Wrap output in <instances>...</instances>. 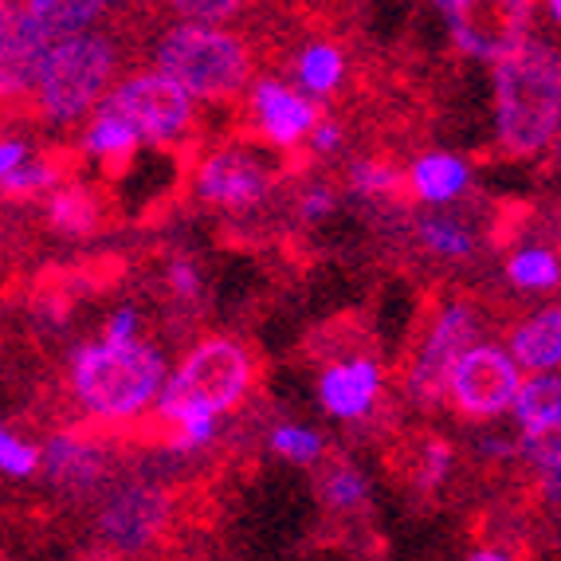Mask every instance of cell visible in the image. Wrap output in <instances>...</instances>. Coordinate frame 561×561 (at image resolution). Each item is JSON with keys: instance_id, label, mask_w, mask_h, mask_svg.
I'll use <instances>...</instances> for the list:
<instances>
[{"instance_id": "12", "label": "cell", "mask_w": 561, "mask_h": 561, "mask_svg": "<svg viewBox=\"0 0 561 561\" xmlns=\"http://www.w3.org/2000/svg\"><path fill=\"white\" fill-rule=\"evenodd\" d=\"M248 118L255 134L275 150H295L310 138V130L322 122V111L314 99L287 83L279 76H260L248 87Z\"/></svg>"}, {"instance_id": "35", "label": "cell", "mask_w": 561, "mask_h": 561, "mask_svg": "<svg viewBox=\"0 0 561 561\" xmlns=\"http://www.w3.org/2000/svg\"><path fill=\"white\" fill-rule=\"evenodd\" d=\"M330 213H334V193H330L327 185L307 188V197H302V205H299L302 220H322V216H330Z\"/></svg>"}, {"instance_id": "40", "label": "cell", "mask_w": 561, "mask_h": 561, "mask_svg": "<svg viewBox=\"0 0 561 561\" xmlns=\"http://www.w3.org/2000/svg\"><path fill=\"white\" fill-rule=\"evenodd\" d=\"M0 561H4V558H0Z\"/></svg>"}, {"instance_id": "6", "label": "cell", "mask_w": 561, "mask_h": 561, "mask_svg": "<svg viewBox=\"0 0 561 561\" xmlns=\"http://www.w3.org/2000/svg\"><path fill=\"white\" fill-rule=\"evenodd\" d=\"M94 111H106L114 118H122L141 146L146 141L150 146H173V141H181L193 130V118H197V103L173 79L153 71V67L118 79Z\"/></svg>"}, {"instance_id": "16", "label": "cell", "mask_w": 561, "mask_h": 561, "mask_svg": "<svg viewBox=\"0 0 561 561\" xmlns=\"http://www.w3.org/2000/svg\"><path fill=\"white\" fill-rule=\"evenodd\" d=\"M468 185H471V165L451 150L421 153V158L409 165V173H404V188L432 208L459 201L468 193Z\"/></svg>"}, {"instance_id": "7", "label": "cell", "mask_w": 561, "mask_h": 561, "mask_svg": "<svg viewBox=\"0 0 561 561\" xmlns=\"http://www.w3.org/2000/svg\"><path fill=\"white\" fill-rule=\"evenodd\" d=\"M173 518V499L158 483H122L103 499L99 515H94V534H99V550L114 558H134V553L150 550L165 534Z\"/></svg>"}, {"instance_id": "23", "label": "cell", "mask_w": 561, "mask_h": 561, "mask_svg": "<svg viewBox=\"0 0 561 561\" xmlns=\"http://www.w3.org/2000/svg\"><path fill=\"white\" fill-rule=\"evenodd\" d=\"M319 499L330 506V511L354 515V511H362V506L369 503V483H365V476L350 463V459H327V463H322V476H319Z\"/></svg>"}, {"instance_id": "22", "label": "cell", "mask_w": 561, "mask_h": 561, "mask_svg": "<svg viewBox=\"0 0 561 561\" xmlns=\"http://www.w3.org/2000/svg\"><path fill=\"white\" fill-rule=\"evenodd\" d=\"M416 240H421L424 252L444 263H459L476 255V232L448 213H424L416 220Z\"/></svg>"}, {"instance_id": "26", "label": "cell", "mask_w": 561, "mask_h": 561, "mask_svg": "<svg viewBox=\"0 0 561 561\" xmlns=\"http://www.w3.org/2000/svg\"><path fill=\"white\" fill-rule=\"evenodd\" d=\"M350 188L369 201L397 197L404 188V173L397 165H389L385 158H362L350 165Z\"/></svg>"}, {"instance_id": "25", "label": "cell", "mask_w": 561, "mask_h": 561, "mask_svg": "<svg viewBox=\"0 0 561 561\" xmlns=\"http://www.w3.org/2000/svg\"><path fill=\"white\" fill-rule=\"evenodd\" d=\"M506 279L515 283L518 290H553L561 279V263L550 248H518L506 260Z\"/></svg>"}, {"instance_id": "28", "label": "cell", "mask_w": 561, "mask_h": 561, "mask_svg": "<svg viewBox=\"0 0 561 561\" xmlns=\"http://www.w3.org/2000/svg\"><path fill=\"white\" fill-rule=\"evenodd\" d=\"M51 185H56V165H51L47 158L28 153V158L12 169L9 178L0 181V193H4V197H16V201H28V197H39V193Z\"/></svg>"}, {"instance_id": "24", "label": "cell", "mask_w": 561, "mask_h": 561, "mask_svg": "<svg viewBox=\"0 0 561 561\" xmlns=\"http://www.w3.org/2000/svg\"><path fill=\"white\" fill-rule=\"evenodd\" d=\"M138 146H141V141L134 138V130L126 126V122L114 118V114H106V111H94L91 126H87V134H83V150L91 153V158H99V161H130Z\"/></svg>"}, {"instance_id": "9", "label": "cell", "mask_w": 561, "mask_h": 561, "mask_svg": "<svg viewBox=\"0 0 561 561\" xmlns=\"http://www.w3.org/2000/svg\"><path fill=\"white\" fill-rule=\"evenodd\" d=\"M275 185H279V169L255 146H220L193 173L197 197L220 213H248L272 197Z\"/></svg>"}, {"instance_id": "21", "label": "cell", "mask_w": 561, "mask_h": 561, "mask_svg": "<svg viewBox=\"0 0 561 561\" xmlns=\"http://www.w3.org/2000/svg\"><path fill=\"white\" fill-rule=\"evenodd\" d=\"M47 225L64 236H91L103 225V205L94 201L91 188L83 185H59L47 197Z\"/></svg>"}, {"instance_id": "31", "label": "cell", "mask_w": 561, "mask_h": 561, "mask_svg": "<svg viewBox=\"0 0 561 561\" xmlns=\"http://www.w3.org/2000/svg\"><path fill=\"white\" fill-rule=\"evenodd\" d=\"M243 4L236 0H181L178 4V16L185 24H205V28H225L228 20L240 16Z\"/></svg>"}, {"instance_id": "8", "label": "cell", "mask_w": 561, "mask_h": 561, "mask_svg": "<svg viewBox=\"0 0 561 561\" xmlns=\"http://www.w3.org/2000/svg\"><path fill=\"white\" fill-rule=\"evenodd\" d=\"M518 385H523V369L511 362V354L491 342H476L456 357L444 397H451V404L468 421H495L511 412Z\"/></svg>"}, {"instance_id": "2", "label": "cell", "mask_w": 561, "mask_h": 561, "mask_svg": "<svg viewBox=\"0 0 561 561\" xmlns=\"http://www.w3.org/2000/svg\"><path fill=\"white\" fill-rule=\"evenodd\" d=\"M169 365L150 342H87L71 357V393L94 421H134L161 397Z\"/></svg>"}, {"instance_id": "33", "label": "cell", "mask_w": 561, "mask_h": 561, "mask_svg": "<svg viewBox=\"0 0 561 561\" xmlns=\"http://www.w3.org/2000/svg\"><path fill=\"white\" fill-rule=\"evenodd\" d=\"M103 342H141V314L134 307H122L111 314L106 322V337Z\"/></svg>"}, {"instance_id": "27", "label": "cell", "mask_w": 561, "mask_h": 561, "mask_svg": "<svg viewBox=\"0 0 561 561\" xmlns=\"http://www.w3.org/2000/svg\"><path fill=\"white\" fill-rule=\"evenodd\" d=\"M272 451L290 463L310 468L327 456V440H322V432L307 428V424H279V428H272Z\"/></svg>"}, {"instance_id": "13", "label": "cell", "mask_w": 561, "mask_h": 561, "mask_svg": "<svg viewBox=\"0 0 561 561\" xmlns=\"http://www.w3.org/2000/svg\"><path fill=\"white\" fill-rule=\"evenodd\" d=\"M51 39L36 20L24 12V4H12V16L0 28V103L32 99Z\"/></svg>"}, {"instance_id": "5", "label": "cell", "mask_w": 561, "mask_h": 561, "mask_svg": "<svg viewBox=\"0 0 561 561\" xmlns=\"http://www.w3.org/2000/svg\"><path fill=\"white\" fill-rule=\"evenodd\" d=\"M252 385H255L252 350L228 334H216L188 350L178 362V369H169L158 401L188 404V409H201L220 421L225 412L240 409L243 397L252 393Z\"/></svg>"}, {"instance_id": "17", "label": "cell", "mask_w": 561, "mask_h": 561, "mask_svg": "<svg viewBox=\"0 0 561 561\" xmlns=\"http://www.w3.org/2000/svg\"><path fill=\"white\" fill-rule=\"evenodd\" d=\"M511 362L534 374H553L561 362V310L542 307L511 330Z\"/></svg>"}, {"instance_id": "32", "label": "cell", "mask_w": 561, "mask_h": 561, "mask_svg": "<svg viewBox=\"0 0 561 561\" xmlns=\"http://www.w3.org/2000/svg\"><path fill=\"white\" fill-rule=\"evenodd\" d=\"M165 283H169V290L178 295V299H197L201 295V272H197V263L193 260H173L165 267Z\"/></svg>"}, {"instance_id": "37", "label": "cell", "mask_w": 561, "mask_h": 561, "mask_svg": "<svg viewBox=\"0 0 561 561\" xmlns=\"http://www.w3.org/2000/svg\"><path fill=\"white\" fill-rule=\"evenodd\" d=\"M468 561H515L506 550H499V546H479V550L468 553Z\"/></svg>"}, {"instance_id": "30", "label": "cell", "mask_w": 561, "mask_h": 561, "mask_svg": "<svg viewBox=\"0 0 561 561\" xmlns=\"http://www.w3.org/2000/svg\"><path fill=\"white\" fill-rule=\"evenodd\" d=\"M412 463H416V468H412V479H416L424 491H436L451 471V444L440 440V436H428Z\"/></svg>"}, {"instance_id": "10", "label": "cell", "mask_w": 561, "mask_h": 561, "mask_svg": "<svg viewBox=\"0 0 561 561\" xmlns=\"http://www.w3.org/2000/svg\"><path fill=\"white\" fill-rule=\"evenodd\" d=\"M479 337V314L471 302H448L424 330V342L409 365V397L416 404H436L448 389V374L456 357Z\"/></svg>"}, {"instance_id": "14", "label": "cell", "mask_w": 561, "mask_h": 561, "mask_svg": "<svg viewBox=\"0 0 561 561\" xmlns=\"http://www.w3.org/2000/svg\"><path fill=\"white\" fill-rule=\"evenodd\" d=\"M385 374L374 357H346L319 377V401L334 421H365L381 401Z\"/></svg>"}, {"instance_id": "15", "label": "cell", "mask_w": 561, "mask_h": 561, "mask_svg": "<svg viewBox=\"0 0 561 561\" xmlns=\"http://www.w3.org/2000/svg\"><path fill=\"white\" fill-rule=\"evenodd\" d=\"M39 471H44L59 491L71 495H87L103 483L106 476V451L87 436L76 432H59L39 448Z\"/></svg>"}, {"instance_id": "34", "label": "cell", "mask_w": 561, "mask_h": 561, "mask_svg": "<svg viewBox=\"0 0 561 561\" xmlns=\"http://www.w3.org/2000/svg\"><path fill=\"white\" fill-rule=\"evenodd\" d=\"M342 138H346V134H342V126L322 114V122L310 130L307 141H310V150H314V153H334V150H342Z\"/></svg>"}, {"instance_id": "11", "label": "cell", "mask_w": 561, "mask_h": 561, "mask_svg": "<svg viewBox=\"0 0 561 561\" xmlns=\"http://www.w3.org/2000/svg\"><path fill=\"white\" fill-rule=\"evenodd\" d=\"M451 39L459 51L476 59H503L530 36V4H503V0H448L440 4Z\"/></svg>"}, {"instance_id": "1", "label": "cell", "mask_w": 561, "mask_h": 561, "mask_svg": "<svg viewBox=\"0 0 561 561\" xmlns=\"http://www.w3.org/2000/svg\"><path fill=\"white\" fill-rule=\"evenodd\" d=\"M561 122L558 47L526 36L495 64V138L506 158H538L553 146Z\"/></svg>"}, {"instance_id": "3", "label": "cell", "mask_w": 561, "mask_h": 561, "mask_svg": "<svg viewBox=\"0 0 561 561\" xmlns=\"http://www.w3.org/2000/svg\"><path fill=\"white\" fill-rule=\"evenodd\" d=\"M153 71L181 87L193 103H232L255 79V56L232 28L178 20L153 47Z\"/></svg>"}, {"instance_id": "19", "label": "cell", "mask_w": 561, "mask_h": 561, "mask_svg": "<svg viewBox=\"0 0 561 561\" xmlns=\"http://www.w3.org/2000/svg\"><path fill=\"white\" fill-rule=\"evenodd\" d=\"M24 12L47 32L51 44H59V39L94 32V24L111 9H106L103 0H24Z\"/></svg>"}, {"instance_id": "38", "label": "cell", "mask_w": 561, "mask_h": 561, "mask_svg": "<svg viewBox=\"0 0 561 561\" xmlns=\"http://www.w3.org/2000/svg\"><path fill=\"white\" fill-rule=\"evenodd\" d=\"M67 561H118L114 553H106V550H83V553H76V558H67Z\"/></svg>"}, {"instance_id": "39", "label": "cell", "mask_w": 561, "mask_h": 561, "mask_svg": "<svg viewBox=\"0 0 561 561\" xmlns=\"http://www.w3.org/2000/svg\"><path fill=\"white\" fill-rule=\"evenodd\" d=\"M12 16V4H9V0H0V28H4V20H9Z\"/></svg>"}, {"instance_id": "4", "label": "cell", "mask_w": 561, "mask_h": 561, "mask_svg": "<svg viewBox=\"0 0 561 561\" xmlns=\"http://www.w3.org/2000/svg\"><path fill=\"white\" fill-rule=\"evenodd\" d=\"M118 44L106 32H83V36L59 39L39 67L32 103L51 122H79L103 103L118 76Z\"/></svg>"}, {"instance_id": "36", "label": "cell", "mask_w": 561, "mask_h": 561, "mask_svg": "<svg viewBox=\"0 0 561 561\" xmlns=\"http://www.w3.org/2000/svg\"><path fill=\"white\" fill-rule=\"evenodd\" d=\"M28 153H32V150H28V146H24L20 138H0V181L9 178L12 169H16L20 161L28 158Z\"/></svg>"}, {"instance_id": "29", "label": "cell", "mask_w": 561, "mask_h": 561, "mask_svg": "<svg viewBox=\"0 0 561 561\" xmlns=\"http://www.w3.org/2000/svg\"><path fill=\"white\" fill-rule=\"evenodd\" d=\"M39 471V448L20 436L12 424H0V476L32 479Z\"/></svg>"}, {"instance_id": "20", "label": "cell", "mask_w": 561, "mask_h": 561, "mask_svg": "<svg viewBox=\"0 0 561 561\" xmlns=\"http://www.w3.org/2000/svg\"><path fill=\"white\" fill-rule=\"evenodd\" d=\"M295 79H299L307 99L310 94H319V99L322 94H334L342 87V79H346V51L330 44V39H310L299 51V59H295Z\"/></svg>"}, {"instance_id": "18", "label": "cell", "mask_w": 561, "mask_h": 561, "mask_svg": "<svg viewBox=\"0 0 561 561\" xmlns=\"http://www.w3.org/2000/svg\"><path fill=\"white\" fill-rule=\"evenodd\" d=\"M511 412H515L523 436H553L558 424H561V381H558V374L523 377Z\"/></svg>"}]
</instances>
